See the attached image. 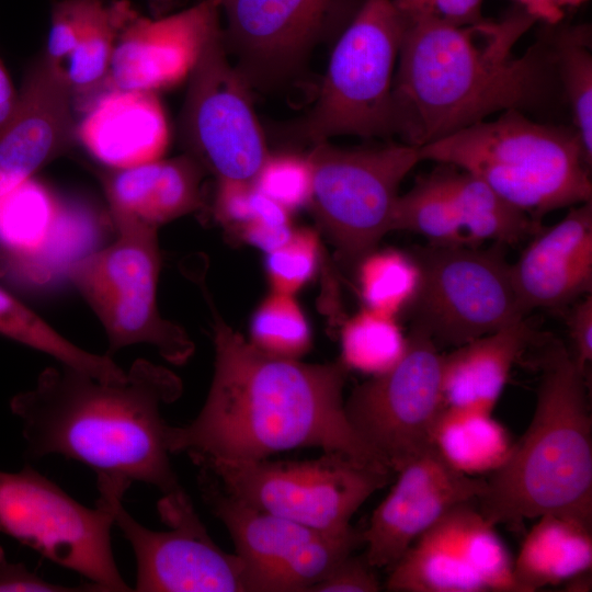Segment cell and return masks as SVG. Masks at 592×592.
<instances>
[{"instance_id":"52a82bcc","label":"cell","mask_w":592,"mask_h":592,"mask_svg":"<svg viewBox=\"0 0 592 592\" xmlns=\"http://www.w3.org/2000/svg\"><path fill=\"white\" fill-rule=\"evenodd\" d=\"M113 224L115 241L73 261L68 280L101 321L110 353L149 344L169 363L185 364L194 353L193 341L157 308L158 228L134 220Z\"/></svg>"},{"instance_id":"f1b7e54d","label":"cell","mask_w":592,"mask_h":592,"mask_svg":"<svg viewBox=\"0 0 592 592\" xmlns=\"http://www.w3.org/2000/svg\"><path fill=\"white\" fill-rule=\"evenodd\" d=\"M0 334L43 352L59 362L103 382H118L126 372L109 354L88 352L52 328L15 296L0 287Z\"/></svg>"},{"instance_id":"3957f363","label":"cell","mask_w":592,"mask_h":592,"mask_svg":"<svg viewBox=\"0 0 592 592\" xmlns=\"http://www.w3.org/2000/svg\"><path fill=\"white\" fill-rule=\"evenodd\" d=\"M172 371L133 362L124 379L99 380L68 366L47 367L10 408L31 458L61 455L91 468L98 490L123 494L133 482L164 493L182 489L167 446L161 407L182 395Z\"/></svg>"},{"instance_id":"9c48e42d","label":"cell","mask_w":592,"mask_h":592,"mask_svg":"<svg viewBox=\"0 0 592 592\" xmlns=\"http://www.w3.org/2000/svg\"><path fill=\"white\" fill-rule=\"evenodd\" d=\"M311 171L309 206L339 257L360 262L392 231L399 186L421 161L407 144L343 149L322 141L306 156Z\"/></svg>"},{"instance_id":"ac0fdd59","label":"cell","mask_w":592,"mask_h":592,"mask_svg":"<svg viewBox=\"0 0 592 592\" xmlns=\"http://www.w3.org/2000/svg\"><path fill=\"white\" fill-rule=\"evenodd\" d=\"M362 532L366 560L392 567L409 547L456 506L478 500L486 479L452 467L433 447L407 462Z\"/></svg>"},{"instance_id":"6da1fadb","label":"cell","mask_w":592,"mask_h":592,"mask_svg":"<svg viewBox=\"0 0 592 592\" xmlns=\"http://www.w3.org/2000/svg\"><path fill=\"white\" fill-rule=\"evenodd\" d=\"M213 330L215 364L206 400L189 423L168 424L170 454L184 453L197 466L319 447L390 469L346 417L348 368L341 361L306 364L266 354L217 315Z\"/></svg>"},{"instance_id":"4316f807","label":"cell","mask_w":592,"mask_h":592,"mask_svg":"<svg viewBox=\"0 0 592 592\" xmlns=\"http://www.w3.org/2000/svg\"><path fill=\"white\" fill-rule=\"evenodd\" d=\"M432 445L452 467L476 476L501 466L513 442L492 412L446 406L435 423Z\"/></svg>"},{"instance_id":"8992f818","label":"cell","mask_w":592,"mask_h":592,"mask_svg":"<svg viewBox=\"0 0 592 592\" xmlns=\"http://www.w3.org/2000/svg\"><path fill=\"white\" fill-rule=\"evenodd\" d=\"M407 25L392 0H362L334 45L314 107L291 127V138L314 146L335 136H392L394 77Z\"/></svg>"},{"instance_id":"7a4b0ae2","label":"cell","mask_w":592,"mask_h":592,"mask_svg":"<svg viewBox=\"0 0 592 592\" xmlns=\"http://www.w3.org/2000/svg\"><path fill=\"white\" fill-rule=\"evenodd\" d=\"M536 22L521 7L463 26L408 19L394 77V135L419 149L493 114L534 113L556 101L551 26L514 53Z\"/></svg>"},{"instance_id":"44dd1931","label":"cell","mask_w":592,"mask_h":592,"mask_svg":"<svg viewBox=\"0 0 592 592\" xmlns=\"http://www.w3.org/2000/svg\"><path fill=\"white\" fill-rule=\"evenodd\" d=\"M510 271L525 315L591 294L592 201L570 207L557 224L542 228Z\"/></svg>"},{"instance_id":"8fae6325","label":"cell","mask_w":592,"mask_h":592,"mask_svg":"<svg viewBox=\"0 0 592 592\" xmlns=\"http://www.w3.org/2000/svg\"><path fill=\"white\" fill-rule=\"evenodd\" d=\"M421 271L412 327L437 346H454L522 319L510 263L499 250L428 244L414 252Z\"/></svg>"},{"instance_id":"d6986e66","label":"cell","mask_w":592,"mask_h":592,"mask_svg":"<svg viewBox=\"0 0 592 592\" xmlns=\"http://www.w3.org/2000/svg\"><path fill=\"white\" fill-rule=\"evenodd\" d=\"M73 109L65 67L43 53L26 71L15 107L0 128V197L73 144Z\"/></svg>"},{"instance_id":"cb8c5ba5","label":"cell","mask_w":592,"mask_h":592,"mask_svg":"<svg viewBox=\"0 0 592 592\" xmlns=\"http://www.w3.org/2000/svg\"><path fill=\"white\" fill-rule=\"evenodd\" d=\"M197 481L204 502L234 539L246 568L248 592H269L274 576L305 542L321 532L235 498L203 471Z\"/></svg>"},{"instance_id":"836d02e7","label":"cell","mask_w":592,"mask_h":592,"mask_svg":"<svg viewBox=\"0 0 592 592\" xmlns=\"http://www.w3.org/2000/svg\"><path fill=\"white\" fill-rule=\"evenodd\" d=\"M319 254L317 232L310 228L294 229L284 243L266 253L265 272L272 292L295 295L314 277Z\"/></svg>"},{"instance_id":"4dcf8cb0","label":"cell","mask_w":592,"mask_h":592,"mask_svg":"<svg viewBox=\"0 0 592 592\" xmlns=\"http://www.w3.org/2000/svg\"><path fill=\"white\" fill-rule=\"evenodd\" d=\"M357 264L365 308L396 318L411 307L421 282L420 266L413 253L375 249Z\"/></svg>"},{"instance_id":"ffe728a7","label":"cell","mask_w":592,"mask_h":592,"mask_svg":"<svg viewBox=\"0 0 592 592\" xmlns=\"http://www.w3.org/2000/svg\"><path fill=\"white\" fill-rule=\"evenodd\" d=\"M220 12V7L208 0L153 19L133 9L115 38L109 88L156 92L183 80Z\"/></svg>"},{"instance_id":"ba28073f","label":"cell","mask_w":592,"mask_h":592,"mask_svg":"<svg viewBox=\"0 0 592 592\" xmlns=\"http://www.w3.org/2000/svg\"><path fill=\"white\" fill-rule=\"evenodd\" d=\"M235 498L305 526L342 532L391 470L339 452L308 460L213 459L197 465Z\"/></svg>"},{"instance_id":"d4e9b609","label":"cell","mask_w":592,"mask_h":592,"mask_svg":"<svg viewBox=\"0 0 592 592\" xmlns=\"http://www.w3.org/2000/svg\"><path fill=\"white\" fill-rule=\"evenodd\" d=\"M535 340V332L522 319L442 354L445 406L492 412L513 365Z\"/></svg>"},{"instance_id":"e0dca14e","label":"cell","mask_w":592,"mask_h":592,"mask_svg":"<svg viewBox=\"0 0 592 592\" xmlns=\"http://www.w3.org/2000/svg\"><path fill=\"white\" fill-rule=\"evenodd\" d=\"M390 568L385 588L392 592H522L504 543L471 502L449 511Z\"/></svg>"},{"instance_id":"7402d4cb","label":"cell","mask_w":592,"mask_h":592,"mask_svg":"<svg viewBox=\"0 0 592 592\" xmlns=\"http://www.w3.org/2000/svg\"><path fill=\"white\" fill-rule=\"evenodd\" d=\"M77 140L111 169L161 159L169 126L155 92L109 88L84 111Z\"/></svg>"},{"instance_id":"e575fe53","label":"cell","mask_w":592,"mask_h":592,"mask_svg":"<svg viewBox=\"0 0 592 592\" xmlns=\"http://www.w3.org/2000/svg\"><path fill=\"white\" fill-rule=\"evenodd\" d=\"M253 184L289 213L308 205L311 194V171L307 157L269 153Z\"/></svg>"},{"instance_id":"1f68e13d","label":"cell","mask_w":592,"mask_h":592,"mask_svg":"<svg viewBox=\"0 0 592 592\" xmlns=\"http://www.w3.org/2000/svg\"><path fill=\"white\" fill-rule=\"evenodd\" d=\"M340 340L345 367L373 376L395 366L407 348L396 318L367 308L343 323Z\"/></svg>"},{"instance_id":"f35d334b","label":"cell","mask_w":592,"mask_h":592,"mask_svg":"<svg viewBox=\"0 0 592 592\" xmlns=\"http://www.w3.org/2000/svg\"><path fill=\"white\" fill-rule=\"evenodd\" d=\"M572 304L567 319L571 355L578 367L587 374L592 361V295L588 294Z\"/></svg>"},{"instance_id":"7c38bea8","label":"cell","mask_w":592,"mask_h":592,"mask_svg":"<svg viewBox=\"0 0 592 592\" xmlns=\"http://www.w3.org/2000/svg\"><path fill=\"white\" fill-rule=\"evenodd\" d=\"M180 115L187 153L217 181L253 182L269 156L251 101V89L225 49L220 16L208 27Z\"/></svg>"},{"instance_id":"9a60e30c","label":"cell","mask_w":592,"mask_h":592,"mask_svg":"<svg viewBox=\"0 0 592 592\" xmlns=\"http://www.w3.org/2000/svg\"><path fill=\"white\" fill-rule=\"evenodd\" d=\"M362 0H228L223 42L248 87L270 90L293 78L312 49L344 29Z\"/></svg>"},{"instance_id":"4fadbf2b","label":"cell","mask_w":592,"mask_h":592,"mask_svg":"<svg viewBox=\"0 0 592 592\" xmlns=\"http://www.w3.org/2000/svg\"><path fill=\"white\" fill-rule=\"evenodd\" d=\"M441 365L439 346L412 327L400 361L356 386L344 402L355 432L392 473L432 445L435 423L446 407Z\"/></svg>"},{"instance_id":"277c9868","label":"cell","mask_w":592,"mask_h":592,"mask_svg":"<svg viewBox=\"0 0 592 592\" xmlns=\"http://www.w3.org/2000/svg\"><path fill=\"white\" fill-rule=\"evenodd\" d=\"M533 419L486 479L479 511L492 525L546 514L592 525V419L585 373L560 341H549Z\"/></svg>"},{"instance_id":"d6a6232c","label":"cell","mask_w":592,"mask_h":592,"mask_svg":"<svg viewBox=\"0 0 592 592\" xmlns=\"http://www.w3.org/2000/svg\"><path fill=\"white\" fill-rule=\"evenodd\" d=\"M250 335L255 348L283 358L298 360L311 346L308 320L294 295L265 297L252 316Z\"/></svg>"},{"instance_id":"83f0119b","label":"cell","mask_w":592,"mask_h":592,"mask_svg":"<svg viewBox=\"0 0 592 592\" xmlns=\"http://www.w3.org/2000/svg\"><path fill=\"white\" fill-rule=\"evenodd\" d=\"M133 10L128 1H99L87 20L75 49L68 57L66 75L73 106L84 111L103 91L115 38Z\"/></svg>"},{"instance_id":"60d3db41","label":"cell","mask_w":592,"mask_h":592,"mask_svg":"<svg viewBox=\"0 0 592 592\" xmlns=\"http://www.w3.org/2000/svg\"><path fill=\"white\" fill-rule=\"evenodd\" d=\"M189 0H147L148 7L150 12L152 13L153 18H159L166 14L171 13L173 10L178 9ZM217 5L221 7L228 1V0H208Z\"/></svg>"},{"instance_id":"ab89813d","label":"cell","mask_w":592,"mask_h":592,"mask_svg":"<svg viewBox=\"0 0 592 592\" xmlns=\"http://www.w3.org/2000/svg\"><path fill=\"white\" fill-rule=\"evenodd\" d=\"M528 14L545 25L561 23L569 8L579 7L587 0H515Z\"/></svg>"},{"instance_id":"30bf717a","label":"cell","mask_w":592,"mask_h":592,"mask_svg":"<svg viewBox=\"0 0 592 592\" xmlns=\"http://www.w3.org/2000/svg\"><path fill=\"white\" fill-rule=\"evenodd\" d=\"M113 524L104 502L88 508L30 466L0 470V533L79 573L99 592L134 591L114 559Z\"/></svg>"},{"instance_id":"74e56055","label":"cell","mask_w":592,"mask_h":592,"mask_svg":"<svg viewBox=\"0 0 592 592\" xmlns=\"http://www.w3.org/2000/svg\"><path fill=\"white\" fill-rule=\"evenodd\" d=\"M8 591L73 592L96 591V589L90 583L68 587L48 582L30 571L24 563L10 561L0 545V592Z\"/></svg>"},{"instance_id":"b9f144b4","label":"cell","mask_w":592,"mask_h":592,"mask_svg":"<svg viewBox=\"0 0 592 592\" xmlns=\"http://www.w3.org/2000/svg\"><path fill=\"white\" fill-rule=\"evenodd\" d=\"M591 570L579 573L565 582L567 591L587 592L591 591Z\"/></svg>"},{"instance_id":"8d00e7d4","label":"cell","mask_w":592,"mask_h":592,"mask_svg":"<svg viewBox=\"0 0 592 592\" xmlns=\"http://www.w3.org/2000/svg\"><path fill=\"white\" fill-rule=\"evenodd\" d=\"M382 590L375 568L365 556L353 554L342 559L311 592H377Z\"/></svg>"},{"instance_id":"2e32d148","label":"cell","mask_w":592,"mask_h":592,"mask_svg":"<svg viewBox=\"0 0 592 592\" xmlns=\"http://www.w3.org/2000/svg\"><path fill=\"white\" fill-rule=\"evenodd\" d=\"M437 164L399 195L392 230L420 235L433 246L475 248L486 241L514 244L542 229L476 175Z\"/></svg>"},{"instance_id":"603a6c76","label":"cell","mask_w":592,"mask_h":592,"mask_svg":"<svg viewBox=\"0 0 592 592\" xmlns=\"http://www.w3.org/2000/svg\"><path fill=\"white\" fill-rule=\"evenodd\" d=\"M205 168L190 153L103 174L112 220H134L159 227L202 206Z\"/></svg>"},{"instance_id":"5bb4252c","label":"cell","mask_w":592,"mask_h":592,"mask_svg":"<svg viewBox=\"0 0 592 592\" xmlns=\"http://www.w3.org/2000/svg\"><path fill=\"white\" fill-rule=\"evenodd\" d=\"M114 524L136 558L137 592H248L246 568L235 553L224 551L209 536L184 489L164 493L157 504L167 531L138 523L122 494L99 492Z\"/></svg>"},{"instance_id":"f546056e","label":"cell","mask_w":592,"mask_h":592,"mask_svg":"<svg viewBox=\"0 0 592 592\" xmlns=\"http://www.w3.org/2000/svg\"><path fill=\"white\" fill-rule=\"evenodd\" d=\"M553 50L561 98L569 107L571 127L592 158V38L591 27L551 25Z\"/></svg>"},{"instance_id":"d590c367","label":"cell","mask_w":592,"mask_h":592,"mask_svg":"<svg viewBox=\"0 0 592 592\" xmlns=\"http://www.w3.org/2000/svg\"><path fill=\"white\" fill-rule=\"evenodd\" d=\"M293 230L289 212L255 187L252 214L236 238L267 253L284 243Z\"/></svg>"},{"instance_id":"5b68a950","label":"cell","mask_w":592,"mask_h":592,"mask_svg":"<svg viewBox=\"0 0 592 592\" xmlns=\"http://www.w3.org/2000/svg\"><path fill=\"white\" fill-rule=\"evenodd\" d=\"M420 159L463 169L539 221L592 201L591 164L574 129L509 110L419 148Z\"/></svg>"},{"instance_id":"484cf974","label":"cell","mask_w":592,"mask_h":592,"mask_svg":"<svg viewBox=\"0 0 592 592\" xmlns=\"http://www.w3.org/2000/svg\"><path fill=\"white\" fill-rule=\"evenodd\" d=\"M537 519L513 563L522 592L565 583L592 568V525L559 514Z\"/></svg>"}]
</instances>
